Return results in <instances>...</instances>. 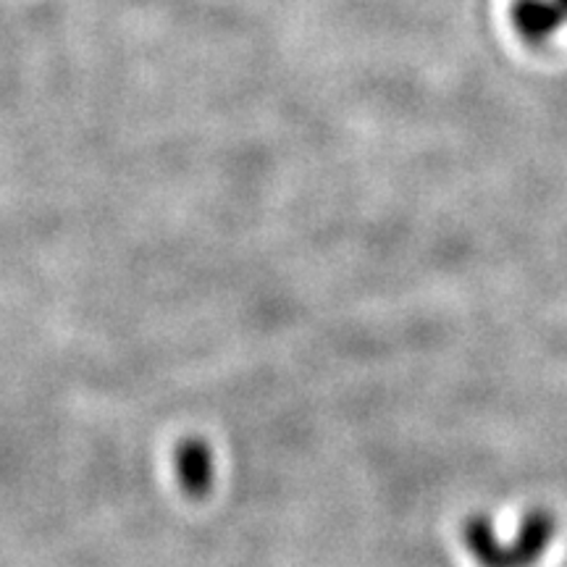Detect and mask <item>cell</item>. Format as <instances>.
<instances>
[{"mask_svg":"<svg viewBox=\"0 0 567 567\" xmlns=\"http://www.w3.org/2000/svg\"><path fill=\"white\" fill-rule=\"evenodd\" d=\"M555 536V520L549 513L530 515L515 547H481L471 549L484 567H528L534 559L547 549V544Z\"/></svg>","mask_w":567,"mask_h":567,"instance_id":"6da1fadb","label":"cell"},{"mask_svg":"<svg viewBox=\"0 0 567 567\" xmlns=\"http://www.w3.org/2000/svg\"><path fill=\"white\" fill-rule=\"evenodd\" d=\"M174 465L182 492L189 499H205L210 494L213 478H216V463H213V450L205 439H182V444L174 452Z\"/></svg>","mask_w":567,"mask_h":567,"instance_id":"7a4b0ae2","label":"cell"},{"mask_svg":"<svg viewBox=\"0 0 567 567\" xmlns=\"http://www.w3.org/2000/svg\"><path fill=\"white\" fill-rule=\"evenodd\" d=\"M515 24L523 38H549L567 24V0H517Z\"/></svg>","mask_w":567,"mask_h":567,"instance_id":"3957f363","label":"cell"}]
</instances>
